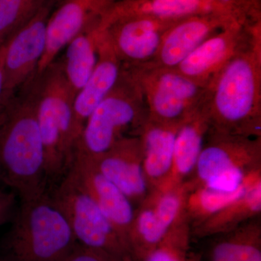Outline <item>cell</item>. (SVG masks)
I'll list each match as a JSON object with an SVG mask.
<instances>
[{
    "mask_svg": "<svg viewBox=\"0 0 261 261\" xmlns=\"http://www.w3.org/2000/svg\"><path fill=\"white\" fill-rule=\"evenodd\" d=\"M39 77L37 120L44 147L47 181L61 178L74 153L73 102L75 93L67 82L61 62L51 63Z\"/></svg>",
    "mask_w": 261,
    "mask_h": 261,
    "instance_id": "cell-4",
    "label": "cell"
},
{
    "mask_svg": "<svg viewBox=\"0 0 261 261\" xmlns=\"http://www.w3.org/2000/svg\"><path fill=\"white\" fill-rule=\"evenodd\" d=\"M260 213L261 182H259L241 197L192 228V235L197 238L219 236L260 217Z\"/></svg>",
    "mask_w": 261,
    "mask_h": 261,
    "instance_id": "cell-20",
    "label": "cell"
},
{
    "mask_svg": "<svg viewBox=\"0 0 261 261\" xmlns=\"http://www.w3.org/2000/svg\"><path fill=\"white\" fill-rule=\"evenodd\" d=\"M148 117L140 86L123 68L114 88L86 121L74 152L90 157L102 154L123 137L139 136Z\"/></svg>",
    "mask_w": 261,
    "mask_h": 261,
    "instance_id": "cell-5",
    "label": "cell"
},
{
    "mask_svg": "<svg viewBox=\"0 0 261 261\" xmlns=\"http://www.w3.org/2000/svg\"><path fill=\"white\" fill-rule=\"evenodd\" d=\"M181 123H163L148 117L139 134L143 153L144 173L151 192L159 188L169 175L175 140Z\"/></svg>",
    "mask_w": 261,
    "mask_h": 261,
    "instance_id": "cell-19",
    "label": "cell"
},
{
    "mask_svg": "<svg viewBox=\"0 0 261 261\" xmlns=\"http://www.w3.org/2000/svg\"><path fill=\"white\" fill-rule=\"evenodd\" d=\"M65 261H130L105 250L90 248L77 243Z\"/></svg>",
    "mask_w": 261,
    "mask_h": 261,
    "instance_id": "cell-26",
    "label": "cell"
},
{
    "mask_svg": "<svg viewBox=\"0 0 261 261\" xmlns=\"http://www.w3.org/2000/svg\"><path fill=\"white\" fill-rule=\"evenodd\" d=\"M209 129L210 122L204 101L182 122L175 140L171 171L166 181L154 190H170L192 178Z\"/></svg>",
    "mask_w": 261,
    "mask_h": 261,
    "instance_id": "cell-18",
    "label": "cell"
},
{
    "mask_svg": "<svg viewBox=\"0 0 261 261\" xmlns=\"http://www.w3.org/2000/svg\"><path fill=\"white\" fill-rule=\"evenodd\" d=\"M176 20L138 16L116 20L107 27L99 25L123 66L134 67L153 61L163 35Z\"/></svg>",
    "mask_w": 261,
    "mask_h": 261,
    "instance_id": "cell-13",
    "label": "cell"
},
{
    "mask_svg": "<svg viewBox=\"0 0 261 261\" xmlns=\"http://www.w3.org/2000/svg\"><path fill=\"white\" fill-rule=\"evenodd\" d=\"M65 174L94 201L130 252L128 235L135 209L126 196L105 177L85 154L74 152Z\"/></svg>",
    "mask_w": 261,
    "mask_h": 261,
    "instance_id": "cell-12",
    "label": "cell"
},
{
    "mask_svg": "<svg viewBox=\"0 0 261 261\" xmlns=\"http://www.w3.org/2000/svg\"><path fill=\"white\" fill-rule=\"evenodd\" d=\"M191 261H200V256L197 254L193 253Z\"/></svg>",
    "mask_w": 261,
    "mask_h": 261,
    "instance_id": "cell-29",
    "label": "cell"
},
{
    "mask_svg": "<svg viewBox=\"0 0 261 261\" xmlns=\"http://www.w3.org/2000/svg\"><path fill=\"white\" fill-rule=\"evenodd\" d=\"M260 217L219 235L211 247L209 261H261Z\"/></svg>",
    "mask_w": 261,
    "mask_h": 261,
    "instance_id": "cell-22",
    "label": "cell"
},
{
    "mask_svg": "<svg viewBox=\"0 0 261 261\" xmlns=\"http://www.w3.org/2000/svg\"><path fill=\"white\" fill-rule=\"evenodd\" d=\"M10 99L0 123V183L20 201L48 193L44 147L37 120L39 77Z\"/></svg>",
    "mask_w": 261,
    "mask_h": 261,
    "instance_id": "cell-1",
    "label": "cell"
},
{
    "mask_svg": "<svg viewBox=\"0 0 261 261\" xmlns=\"http://www.w3.org/2000/svg\"><path fill=\"white\" fill-rule=\"evenodd\" d=\"M115 0H62L49 15L47 44L37 75L54 63L60 51L77 34L97 23Z\"/></svg>",
    "mask_w": 261,
    "mask_h": 261,
    "instance_id": "cell-15",
    "label": "cell"
},
{
    "mask_svg": "<svg viewBox=\"0 0 261 261\" xmlns=\"http://www.w3.org/2000/svg\"><path fill=\"white\" fill-rule=\"evenodd\" d=\"M0 240V261H65L77 245L49 194L20 201Z\"/></svg>",
    "mask_w": 261,
    "mask_h": 261,
    "instance_id": "cell-3",
    "label": "cell"
},
{
    "mask_svg": "<svg viewBox=\"0 0 261 261\" xmlns=\"http://www.w3.org/2000/svg\"><path fill=\"white\" fill-rule=\"evenodd\" d=\"M99 21L77 34L65 46L62 68L75 94L89 80L97 63Z\"/></svg>",
    "mask_w": 261,
    "mask_h": 261,
    "instance_id": "cell-21",
    "label": "cell"
},
{
    "mask_svg": "<svg viewBox=\"0 0 261 261\" xmlns=\"http://www.w3.org/2000/svg\"><path fill=\"white\" fill-rule=\"evenodd\" d=\"M5 109L3 110V111H2L1 113H0V123H1L2 118H3V113H4Z\"/></svg>",
    "mask_w": 261,
    "mask_h": 261,
    "instance_id": "cell-30",
    "label": "cell"
},
{
    "mask_svg": "<svg viewBox=\"0 0 261 261\" xmlns=\"http://www.w3.org/2000/svg\"><path fill=\"white\" fill-rule=\"evenodd\" d=\"M13 95H11L7 89L3 50V48L0 47V113L3 111Z\"/></svg>",
    "mask_w": 261,
    "mask_h": 261,
    "instance_id": "cell-28",
    "label": "cell"
},
{
    "mask_svg": "<svg viewBox=\"0 0 261 261\" xmlns=\"http://www.w3.org/2000/svg\"><path fill=\"white\" fill-rule=\"evenodd\" d=\"M259 182H261V172L233 192L221 191L205 186L192 189L187 194L185 202V214L191 228L241 197Z\"/></svg>",
    "mask_w": 261,
    "mask_h": 261,
    "instance_id": "cell-23",
    "label": "cell"
},
{
    "mask_svg": "<svg viewBox=\"0 0 261 261\" xmlns=\"http://www.w3.org/2000/svg\"><path fill=\"white\" fill-rule=\"evenodd\" d=\"M123 70V65L115 53L107 33L99 23L97 63L89 80L75 94L73 102L75 145L91 113L113 90Z\"/></svg>",
    "mask_w": 261,
    "mask_h": 261,
    "instance_id": "cell-16",
    "label": "cell"
},
{
    "mask_svg": "<svg viewBox=\"0 0 261 261\" xmlns=\"http://www.w3.org/2000/svg\"><path fill=\"white\" fill-rule=\"evenodd\" d=\"M236 22L252 23L212 15L179 19L165 33L159 51L149 64L162 68H176L206 39Z\"/></svg>",
    "mask_w": 261,
    "mask_h": 261,
    "instance_id": "cell-17",
    "label": "cell"
},
{
    "mask_svg": "<svg viewBox=\"0 0 261 261\" xmlns=\"http://www.w3.org/2000/svg\"><path fill=\"white\" fill-rule=\"evenodd\" d=\"M210 129L261 137V32L207 86Z\"/></svg>",
    "mask_w": 261,
    "mask_h": 261,
    "instance_id": "cell-2",
    "label": "cell"
},
{
    "mask_svg": "<svg viewBox=\"0 0 261 261\" xmlns=\"http://www.w3.org/2000/svg\"><path fill=\"white\" fill-rule=\"evenodd\" d=\"M261 170V137H247L209 129L193 176L192 190L205 186L233 192Z\"/></svg>",
    "mask_w": 261,
    "mask_h": 261,
    "instance_id": "cell-6",
    "label": "cell"
},
{
    "mask_svg": "<svg viewBox=\"0 0 261 261\" xmlns=\"http://www.w3.org/2000/svg\"><path fill=\"white\" fill-rule=\"evenodd\" d=\"M191 226L187 220L182 221L167 233L152 251L141 261H191Z\"/></svg>",
    "mask_w": 261,
    "mask_h": 261,
    "instance_id": "cell-24",
    "label": "cell"
},
{
    "mask_svg": "<svg viewBox=\"0 0 261 261\" xmlns=\"http://www.w3.org/2000/svg\"><path fill=\"white\" fill-rule=\"evenodd\" d=\"M88 157L99 172L126 196L132 205H140L150 193L144 173L142 146L139 136H126L117 141L106 152Z\"/></svg>",
    "mask_w": 261,
    "mask_h": 261,
    "instance_id": "cell-14",
    "label": "cell"
},
{
    "mask_svg": "<svg viewBox=\"0 0 261 261\" xmlns=\"http://www.w3.org/2000/svg\"><path fill=\"white\" fill-rule=\"evenodd\" d=\"M49 195L69 225L77 243L134 261L129 250L107 218L68 175L61 178Z\"/></svg>",
    "mask_w": 261,
    "mask_h": 261,
    "instance_id": "cell-9",
    "label": "cell"
},
{
    "mask_svg": "<svg viewBox=\"0 0 261 261\" xmlns=\"http://www.w3.org/2000/svg\"><path fill=\"white\" fill-rule=\"evenodd\" d=\"M220 15L243 22L261 21L260 0H115L101 17L103 27L138 16L178 20Z\"/></svg>",
    "mask_w": 261,
    "mask_h": 261,
    "instance_id": "cell-8",
    "label": "cell"
},
{
    "mask_svg": "<svg viewBox=\"0 0 261 261\" xmlns=\"http://www.w3.org/2000/svg\"><path fill=\"white\" fill-rule=\"evenodd\" d=\"M49 0H0V47Z\"/></svg>",
    "mask_w": 261,
    "mask_h": 261,
    "instance_id": "cell-25",
    "label": "cell"
},
{
    "mask_svg": "<svg viewBox=\"0 0 261 261\" xmlns=\"http://www.w3.org/2000/svg\"><path fill=\"white\" fill-rule=\"evenodd\" d=\"M53 0H49L2 47L6 87L11 95L37 75L47 44V27Z\"/></svg>",
    "mask_w": 261,
    "mask_h": 261,
    "instance_id": "cell-11",
    "label": "cell"
},
{
    "mask_svg": "<svg viewBox=\"0 0 261 261\" xmlns=\"http://www.w3.org/2000/svg\"><path fill=\"white\" fill-rule=\"evenodd\" d=\"M17 197L14 192L0 189V226L13 219L18 207Z\"/></svg>",
    "mask_w": 261,
    "mask_h": 261,
    "instance_id": "cell-27",
    "label": "cell"
},
{
    "mask_svg": "<svg viewBox=\"0 0 261 261\" xmlns=\"http://www.w3.org/2000/svg\"><path fill=\"white\" fill-rule=\"evenodd\" d=\"M260 32L261 21L231 24L206 39L175 68L188 78L207 87Z\"/></svg>",
    "mask_w": 261,
    "mask_h": 261,
    "instance_id": "cell-10",
    "label": "cell"
},
{
    "mask_svg": "<svg viewBox=\"0 0 261 261\" xmlns=\"http://www.w3.org/2000/svg\"><path fill=\"white\" fill-rule=\"evenodd\" d=\"M140 86L149 118L180 124L205 101L207 87L176 68L147 64L124 67Z\"/></svg>",
    "mask_w": 261,
    "mask_h": 261,
    "instance_id": "cell-7",
    "label": "cell"
}]
</instances>
